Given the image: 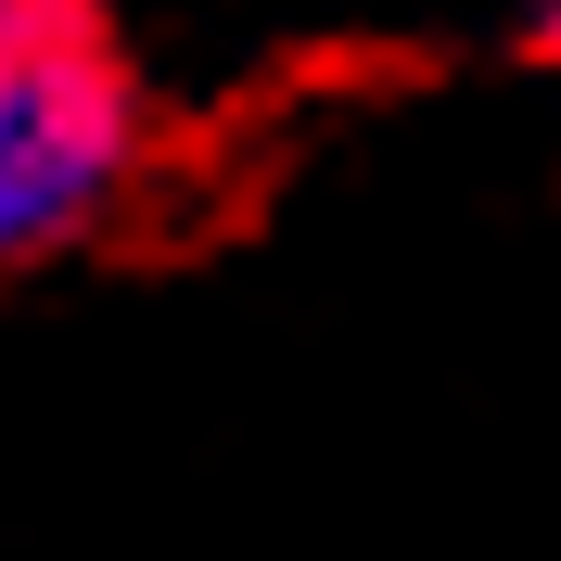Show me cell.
Returning a JSON list of instances; mask_svg holds the SVG:
<instances>
[{
    "mask_svg": "<svg viewBox=\"0 0 561 561\" xmlns=\"http://www.w3.org/2000/svg\"><path fill=\"white\" fill-rule=\"evenodd\" d=\"M51 26H65V13H38V0H0V65H26Z\"/></svg>",
    "mask_w": 561,
    "mask_h": 561,
    "instance_id": "2",
    "label": "cell"
},
{
    "mask_svg": "<svg viewBox=\"0 0 561 561\" xmlns=\"http://www.w3.org/2000/svg\"><path fill=\"white\" fill-rule=\"evenodd\" d=\"M549 51H561V26H549Z\"/></svg>",
    "mask_w": 561,
    "mask_h": 561,
    "instance_id": "3",
    "label": "cell"
},
{
    "mask_svg": "<svg viewBox=\"0 0 561 561\" xmlns=\"http://www.w3.org/2000/svg\"><path fill=\"white\" fill-rule=\"evenodd\" d=\"M140 167V90L90 26H51L0 65V268L77 243Z\"/></svg>",
    "mask_w": 561,
    "mask_h": 561,
    "instance_id": "1",
    "label": "cell"
}]
</instances>
